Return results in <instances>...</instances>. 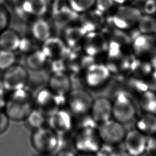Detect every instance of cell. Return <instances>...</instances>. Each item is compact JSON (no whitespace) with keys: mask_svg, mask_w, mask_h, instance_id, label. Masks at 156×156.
I'll return each mask as SVG.
<instances>
[{"mask_svg":"<svg viewBox=\"0 0 156 156\" xmlns=\"http://www.w3.org/2000/svg\"><path fill=\"white\" fill-rule=\"evenodd\" d=\"M35 108L34 97L25 88L9 92L4 110L10 120L24 121Z\"/></svg>","mask_w":156,"mask_h":156,"instance_id":"obj_1","label":"cell"},{"mask_svg":"<svg viewBox=\"0 0 156 156\" xmlns=\"http://www.w3.org/2000/svg\"><path fill=\"white\" fill-rule=\"evenodd\" d=\"M32 147L39 154H52L61 149L60 135L48 126L33 130L30 136Z\"/></svg>","mask_w":156,"mask_h":156,"instance_id":"obj_2","label":"cell"},{"mask_svg":"<svg viewBox=\"0 0 156 156\" xmlns=\"http://www.w3.org/2000/svg\"><path fill=\"white\" fill-rule=\"evenodd\" d=\"M94 99L85 90L72 88L65 97L66 108L74 116H80L90 113Z\"/></svg>","mask_w":156,"mask_h":156,"instance_id":"obj_3","label":"cell"},{"mask_svg":"<svg viewBox=\"0 0 156 156\" xmlns=\"http://www.w3.org/2000/svg\"><path fill=\"white\" fill-rule=\"evenodd\" d=\"M96 128L89 127L77 130L73 141L74 147L77 152L95 154L98 151L102 141Z\"/></svg>","mask_w":156,"mask_h":156,"instance_id":"obj_4","label":"cell"},{"mask_svg":"<svg viewBox=\"0 0 156 156\" xmlns=\"http://www.w3.org/2000/svg\"><path fill=\"white\" fill-rule=\"evenodd\" d=\"M112 102V116L116 121L123 124L133 120L136 113V107L129 94L120 91Z\"/></svg>","mask_w":156,"mask_h":156,"instance_id":"obj_5","label":"cell"},{"mask_svg":"<svg viewBox=\"0 0 156 156\" xmlns=\"http://www.w3.org/2000/svg\"><path fill=\"white\" fill-rule=\"evenodd\" d=\"M29 73L20 64H14L4 71L1 83L7 92L25 88L29 80Z\"/></svg>","mask_w":156,"mask_h":156,"instance_id":"obj_6","label":"cell"},{"mask_svg":"<svg viewBox=\"0 0 156 156\" xmlns=\"http://www.w3.org/2000/svg\"><path fill=\"white\" fill-rule=\"evenodd\" d=\"M35 108L44 113L47 117L63 108L65 104V97L52 93L47 87L40 90L34 97Z\"/></svg>","mask_w":156,"mask_h":156,"instance_id":"obj_7","label":"cell"},{"mask_svg":"<svg viewBox=\"0 0 156 156\" xmlns=\"http://www.w3.org/2000/svg\"><path fill=\"white\" fill-rule=\"evenodd\" d=\"M96 129L101 141L113 146L121 142L126 135L122 124L115 119H110L98 124Z\"/></svg>","mask_w":156,"mask_h":156,"instance_id":"obj_8","label":"cell"},{"mask_svg":"<svg viewBox=\"0 0 156 156\" xmlns=\"http://www.w3.org/2000/svg\"><path fill=\"white\" fill-rule=\"evenodd\" d=\"M142 13L138 8L122 4L114 13L112 21L115 26L121 30L129 29L137 25Z\"/></svg>","mask_w":156,"mask_h":156,"instance_id":"obj_9","label":"cell"},{"mask_svg":"<svg viewBox=\"0 0 156 156\" xmlns=\"http://www.w3.org/2000/svg\"><path fill=\"white\" fill-rule=\"evenodd\" d=\"M48 126L58 135L71 131L74 127V116L67 109L62 108L47 117Z\"/></svg>","mask_w":156,"mask_h":156,"instance_id":"obj_10","label":"cell"},{"mask_svg":"<svg viewBox=\"0 0 156 156\" xmlns=\"http://www.w3.org/2000/svg\"><path fill=\"white\" fill-rule=\"evenodd\" d=\"M110 71L107 65L92 63L85 69L83 80L90 88H97L105 83L110 76Z\"/></svg>","mask_w":156,"mask_h":156,"instance_id":"obj_11","label":"cell"},{"mask_svg":"<svg viewBox=\"0 0 156 156\" xmlns=\"http://www.w3.org/2000/svg\"><path fill=\"white\" fill-rule=\"evenodd\" d=\"M123 140L125 151L130 156H141L146 151L147 138L137 129L126 133Z\"/></svg>","mask_w":156,"mask_h":156,"instance_id":"obj_12","label":"cell"},{"mask_svg":"<svg viewBox=\"0 0 156 156\" xmlns=\"http://www.w3.org/2000/svg\"><path fill=\"white\" fill-rule=\"evenodd\" d=\"M47 87L54 94L66 97L73 88L71 76L66 71L51 73L48 79Z\"/></svg>","mask_w":156,"mask_h":156,"instance_id":"obj_13","label":"cell"},{"mask_svg":"<svg viewBox=\"0 0 156 156\" xmlns=\"http://www.w3.org/2000/svg\"><path fill=\"white\" fill-rule=\"evenodd\" d=\"M90 115L98 125L111 119L112 116V102L104 97L93 101Z\"/></svg>","mask_w":156,"mask_h":156,"instance_id":"obj_14","label":"cell"},{"mask_svg":"<svg viewBox=\"0 0 156 156\" xmlns=\"http://www.w3.org/2000/svg\"><path fill=\"white\" fill-rule=\"evenodd\" d=\"M41 50L50 60L65 58L69 51L65 41L55 37H50L43 41Z\"/></svg>","mask_w":156,"mask_h":156,"instance_id":"obj_15","label":"cell"},{"mask_svg":"<svg viewBox=\"0 0 156 156\" xmlns=\"http://www.w3.org/2000/svg\"><path fill=\"white\" fill-rule=\"evenodd\" d=\"M104 43L103 38L96 32H88L84 37V51L88 55L92 57L102 51L104 48Z\"/></svg>","mask_w":156,"mask_h":156,"instance_id":"obj_16","label":"cell"},{"mask_svg":"<svg viewBox=\"0 0 156 156\" xmlns=\"http://www.w3.org/2000/svg\"><path fill=\"white\" fill-rule=\"evenodd\" d=\"M78 17V13L69 6L64 5L57 7L53 12V20L56 26L62 27L73 22Z\"/></svg>","mask_w":156,"mask_h":156,"instance_id":"obj_17","label":"cell"},{"mask_svg":"<svg viewBox=\"0 0 156 156\" xmlns=\"http://www.w3.org/2000/svg\"><path fill=\"white\" fill-rule=\"evenodd\" d=\"M136 126L145 135L153 136L156 134V115L146 112L137 120Z\"/></svg>","mask_w":156,"mask_h":156,"instance_id":"obj_18","label":"cell"},{"mask_svg":"<svg viewBox=\"0 0 156 156\" xmlns=\"http://www.w3.org/2000/svg\"><path fill=\"white\" fill-rule=\"evenodd\" d=\"M21 38L13 30L6 29L0 34V48L11 51L18 49Z\"/></svg>","mask_w":156,"mask_h":156,"instance_id":"obj_19","label":"cell"},{"mask_svg":"<svg viewBox=\"0 0 156 156\" xmlns=\"http://www.w3.org/2000/svg\"><path fill=\"white\" fill-rule=\"evenodd\" d=\"M48 58L41 49H35L27 54L25 62L27 67L32 71H39L43 68Z\"/></svg>","mask_w":156,"mask_h":156,"instance_id":"obj_20","label":"cell"},{"mask_svg":"<svg viewBox=\"0 0 156 156\" xmlns=\"http://www.w3.org/2000/svg\"><path fill=\"white\" fill-rule=\"evenodd\" d=\"M86 34V31L80 26L67 27L64 32V41L68 47L76 48Z\"/></svg>","mask_w":156,"mask_h":156,"instance_id":"obj_21","label":"cell"},{"mask_svg":"<svg viewBox=\"0 0 156 156\" xmlns=\"http://www.w3.org/2000/svg\"><path fill=\"white\" fill-rule=\"evenodd\" d=\"M22 9L28 14L41 16L47 11L48 0H24Z\"/></svg>","mask_w":156,"mask_h":156,"instance_id":"obj_22","label":"cell"},{"mask_svg":"<svg viewBox=\"0 0 156 156\" xmlns=\"http://www.w3.org/2000/svg\"><path fill=\"white\" fill-rule=\"evenodd\" d=\"M31 31L34 38L39 41L43 42L51 37L50 26L43 19H38L33 23Z\"/></svg>","mask_w":156,"mask_h":156,"instance_id":"obj_23","label":"cell"},{"mask_svg":"<svg viewBox=\"0 0 156 156\" xmlns=\"http://www.w3.org/2000/svg\"><path fill=\"white\" fill-rule=\"evenodd\" d=\"M24 121L27 126L34 130L44 126L47 122V116L39 110L34 108Z\"/></svg>","mask_w":156,"mask_h":156,"instance_id":"obj_24","label":"cell"},{"mask_svg":"<svg viewBox=\"0 0 156 156\" xmlns=\"http://www.w3.org/2000/svg\"><path fill=\"white\" fill-rule=\"evenodd\" d=\"M140 105L146 113L156 115V93L151 90H147L141 94Z\"/></svg>","mask_w":156,"mask_h":156,"instance_id":"obj_25","label":"cell"},{"mask_svg":"<svg viewBox=\"0 0 156 156\" xmlns=\"http://www.w3.org/2000/svg\"><path fill=\"white\" fill-rule=\"evenodd\" d=\"M140 32L144 35H149L156 32V19L149 15H141L137 23Z\"/></svg>","mask_w":156,"mask_h":156,"instance_id":"obj_26","label":"cell"},{"mask_svg":"<svg viewBox=\"0 0 156 156\" xmlns=\"http://www.w3.org/2000/svg\"><path fill=\"white\" fill-rule=\"evenodd\" d=\"M130 69L134 74V76L139 78L148 76L151 74L152 66L151 63L134 61L132 62L130 66Z\"/></svg>","mask_w":156,"mask_h":156,"instance_id":"obj_27","label":"cell"},{"mask_svg":"<svg viewBox=\"0 0 156 156\" xmlns=\"http://www.w3.org/2000/svg\"><path fill=\"white\" fill-rule=\"evenodd\" d=\"M69 7L77 13H82L90 10L96 0H67Z\"/></svg>","mask_w":156,"mask_h":156,"instance_id":"obj_28","label":"cell"},{"mask_svg":"<svg viewBox=\"0 0 156 156\" xmlns=\"http://www.w3.org/2000/svg\"><path fill=\"white\" fill-rule=\"evenodd\" d=\"M16 55L13 51L0 50V71H5L16 63Z\"/></svg>","mask_w":156,"mask_h":156,"instance_id":"obj_29","label":"cell"},{"mask_svg":"<svg viewBox=\"0 0 156 156\" xmlns=\"http://www.w3.org/2000/svg\"><path fill=\"white\" fill-rule=\"evenodd\" d=\"M128 86L129 88L135 93L143 94L146 91L148 90L149 85L147 83L141 80V78L134 76L130 79L128 82Z\"/></svg>","mask_w":156,"mask_h":156,"instance_id":"obj_30","label":"cell"},{"mask_svg":"<svg viewBox=\"0 0 156 156\" xmlns=\"http://www.w3.org/2000/svg\"><path fill=\"white\" fill-rule=\"evenodd\" d=\"M145 37L146 35H144L143 37L137 38L135 41L134 49L135 52L139 55L145 54L151 49L152 43L151 41H149L147 38H145Z\"/></svg>","mask_w":156,"mask_h":156,"instance_id":"obj_31","label":"cell"},{"mask_svg":"<svg viewBox=\"0 0 156 156\" xmlns=\"http://www.w3.org/2000/svg\"><path fill=\"white\" fill-rule=\"evenodd\" d=\"M113 0H96L95 4L97 9L101 12H105L109 10L114 5Z\"/></svg>","mask_w":156,"mask_h":156,"instance_id":"obj_32","label":"cell"},{"mask_svg":"<svg viewBox=\"0 0 156 156\" xmlns=\"http://www.w3.org/2000/svg\"><path fill=\"white\" fill-rule=\"evenodd\" d=\"M34 47V46H33V43L28 38H23L20 39L18 49H20L21 52L29 54L35 50L34 48H33Z\"/></svg>","mask_w":156,"mask_h":156,"instance_id":"obj_33","label":"cell"},{"mask_svg":"<svg viewBox=\"0 0 156 156\" xmlns=\"http://www.w3.org/2000/svg\"><path fill=\"white\" fill-rule=\"evenodd\" d=\"M10 119L4 110H0V134L4 133L9 127Z\"/></svg>","mask_w":156,"mask_h":156,"instance_id":"obj_34","label":"cell"},{"mask_svg":"<svg viewBox=\"0 0 156 156\" xmlns=\"http://www.w3.org/2000/svg\"><path fill=\"white\" fill-rule=\"evenodd\" d=\"M146 151L149 152V154L156 155V137H151L147 140Z\"/></svg>","mask_w":156,"mask_h":156,"instance_id":"obj_35","label":"cell"},{"mask_svg":"<svg viewBox=\"0 0 156 156\" xmlns=\"http://www.w3.org/2000/svg\"><path fill=\"white\" fill-rule=\"evenodd\" d=\"M8 23V17L7 13L0 9V31L4 29Z\"/></svg>","mask_w":156,"mask_h":156,"instance_id":"obj_36","label":"cell"},{"mask_svg":"<svg viewBox=\"0 0 156 156\" xmlns=\"http://www.w3.org/2000/svg\"><path fill=\"white\" fill-rule=\"evenodd\" d=\"M5 92H6L5 90L0 83V110H4L5 104L7 96Z\"/></svg>","mask_w":156,"mask_h":156,"instance_id":"obj_37","label":"cell"},{"mask_svg":"<svg viewBox=\"0 0 156 156\" xmlns=\"http://www.w3.org/2000/svg\"><path fill=\"white\" fill-rule=\"evenodd\" d=\"M55 156H77V154L69 149H61L58 151Z\"/></svg>","mask_w":156,"mask_h":156,"instance_id":"obj_38","label":"cell"},{"mask_svg":"<svg viewBox=\"0 0 156 156\" xmlns=\"http://www.w3.org/2000/svg\"><path fill=\"white\" fill-rule=\"evenodd\" d=\"M150 87L156 90V71L151 73V77L150 80Z\"/></svg>","mask_w":156,"mask_h":156,"instance_id":"obj_39","label":"cell"},{"mask_svg":"<svg viewBox=\"0 0 156 156\" xmlns=\"http://www.w3.org/2000/svg\"><path fill=\"white\" fill-rule=\"evenodd\" d=\"M151 65L154 71H156V54L154 55V56L152 58Z\"/></svg>","mask_w":156,"mask_h":156,"instance_id":"obj_40","label":"cell"},{"mask_svg":"<svg viewBox=\"0 0 156 156\" xmlns=\"http://www.w3.org/2000/svg\"><path fill=\"white\" fill-rule=\"evenodd\" d=\"M77 156H96L95 154H88V153H79Z\"/></svg>","mask_w":156,"mask_h":156,"instance_id":"obj_41","label":"cell"},{"mask_svg":"<svg viewBox=\"0 0 156 156\" xmlns=\"http://www.w3.org/2000/svg\"><path fill=\"white\" fill-rule=\"evenodd\" d=\"M115 2H117L121 4H124V3H125L126 2H127L129 0H113Z\"/></svg>","mask_w":156,"mask_h":156,"instance_id":"obj_42","label":"cell"},{"mask_svg":"<svg viewBox=\"0 0 156 156\" xmlns=\"http://www.w3.org/2000/svg\"><path fill=\"white\" fill-rule=\"evenodd\" d=\"M37 156H53L52 154H39Z\"/></svg>","mask_w":156,"mask_h":156,"instance_id":"obj_43","label":"cell"},{"mask_svg":"<svg viewBox=\"0 0 156 156\" xmlns=\"http://www.w3.org/2000/svg\"><path fill=\"white\" fill-rule=\"evenodd\" d=\"M141 156H156V155H152V154H149L148 155H141Z\"/></svg>","mask_w":156,"mask_h":156,"instance_id":"obj_44","label":"cell"}]
</instances>
